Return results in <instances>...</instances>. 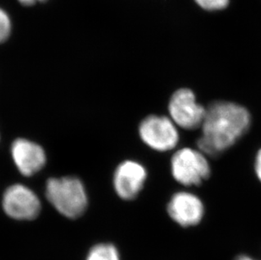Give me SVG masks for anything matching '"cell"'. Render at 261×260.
Instances as JSON below:
<instances>
[{"instance_id":"52a82bcc","label":"cell","mask_w":261,"mask_h":260,"mask_svg":"<svg viewBox=\"0 0 261 260\" xmlns=\"http://www.w3.org/2000/svg\"><path fill=\"white\" fill-rule=\"evenodd\" d=\"M146 177V170L141 163L125 161L119 164L114 172V189L121 199H136L143 189Z\"/></svg>"},{"instance_id":"8fae6325","label":"cell","mask_w":261,"mask_h":260,"mask_svg":"<svg viewBox=\"0 0 261 260\" xmlns=\"http://www.w3.org/2000/svg\"><path fill=\"white\" fill-rule=\"evenodd\" d=\"M11 23L10 17L4 10L0 9V43L5 42L10 36Z\"/></svg>"},{"instance_id":"5b68a950","label":"cell","mask_w":261,"mask_h":260,"mask_svg":"<svg viewBox=\"0 0 261 260\" xmlns=\"http://www.w3.org/2000/svg\"><path fill=\"white\" fill-rule=\"evenodd\" d=\"M139 134L145 144L158 151L173 150L179 140L173 121L165 116H148L140 124Z\"/></svg>"},{"instance_id":"8992f818","label":"cell","mask_w":261,"mask_h":260,"mask_svg":"<svg viewBox=\"0 0 261 260\" xmlns=\"http://www.w3.org/2000/svg\"><path fill=\"white\" fill-rule=\"evenodd\" d=\"M3 209L11 218L30 221L37 218L41 211V202L37 194L22 184H14L5 190Z\"/></svg>"},{"instance_id":"7c38bea8","label":"cell","mask_w":261,"mask_h":260,"mask_svg":"<svg viewBox=\"0 0 261 260\" xmlns=\"http://www.w3.org/2000/svg\"><path fill=\"white\" fill-rule=\"evenodd\" d=\"M195 2L204 10H218L227 7L229 0H195Z\"/></svg>"},{"instance_id":"30bf717a","label":"cell","mask_w":261,"mask_h":260,"mask_svg":"<svg viewBox=\"0 0 261 260\" xmlns=\"http://www.w3.org/2000/svg\"><path fill=\"white\" fill-rule=\"evenodd\" d=\"M86 260H120V256L115 246L102 243L91 248Z\"/></svg>"},{"instance_id":"3957f363","label":"cell","mask_w":261,"mask_h":260,"mask_svg":"<svg viewBox=\"0 0 261 260\" xmlns=\"http://www.w3.org/2000/svg\"><path fill=\"white\" fill-rule=\"evenodd\" d=\"M174 179L185 186L200 185L211 174L209 162L201 151L191 148L177 150L171 160Z\"/></svg>"},{"instance_id":"277c9868","label":"cell","mask_w":261,"mask_h":260,"mask_svg":"<svg viewBox=\"0 0 261 260\" xmlns=\"http://www.w3.org/2000/svg\"><path fill=\"white\" fill-rule=\"evenodd\" d=\"M168 110L173 123L186 130L201 127L206 114V108L198 103L194 92L187 88L175 91L169 101Z\"/></svg>"},{"instance_id":"5bb4252c","label":"cell","mask_w":261,"mask_h":260,"mask_svg":"<svg viewBox=\"0 0 261 260\" xmlns=\"http://www.w3.org/2000/svg\"><path fill=\"white\" fill-rule=\"evenodd\" d=\"M21 4L25 5H34L35 3L39 2V1H44V0H19Z\"/></svg>"},{"instance_id":"4fadbf2b","label":"cell","mask_w":261,"mask_h":260,"mask_svg":"<svg viewBox=\"0 0 261 260\" xmlns=\"http://www.w3.org/2000/svg\"><path fill=\"white\" fill-rule=\"evenodd\" d=\"M255 172H256L257 177L261 182V149L258 151L255 159Z\"/></svg>"},{"instance_id":"9c48e42d","label":"cell","mask_w":261,"mask_h":260,"mask_svg":"<svg viewBox=\"0 0 261 260\" xmlns=\"http://www.w3.org/2000/svg\"><path fill=\"white\" fill-rule=\"evenodd\" d=\"M11 155L19 172L30 177L39 172L46 164V154L37 143L17 139L11 146Z\"/></svg>"},{"instance_id":"6da1fadb","label":"cell","mask_w":261,"mask_h":260,"mask_svg":"<svg viewBox=\"0 0 261 260\" xmlns=\"http://www.w3.org/2000/svg\"><path fill=\"white\" fill-rule=\"evenodd\" d=\"M250 123L249 111L243 106L229 101H216L206 109L198 148L203 154L217 157L248 131Z\"/></svg>"},{"instance_id":"9a60e30c","label":"cell","mask_w":261,"mask_h":260,"mask_svg":"<svg viewBox=\"0 0 261 260\" xmlns=\"http://www.w3.org/2000/svg\"><path fill=\"white\" fill-rule=\"evenodd\" d=\"M234 260H256L247 255H239Z\"/></svg>"},{"instance_id":"ba28073f","label":"cell","mask_w":261,"mask_h":260,"mask_svg":"<svg viewBox=\"0 0 261 260\" xmlns=\"http://www.w3.org/2000/svg\"><path fill=\"white\" fill-rule=\"evenodd\" d=\"M168 212L171 218L181 226H196L204 216V204L195 194L178 192L168 203Z\"/></svg>"},{"instance_id":"7a4b0ae2","label":"cell","mask_w":261,"mask_h":260,"mask_svg":"<svg viewBox=\"0 0 261 260\" xmlns=\"http://www.w3.org/2000/svg\"><path fill=\"white\" fill-rule=\"evenodd\" d=\"M46 196L53 206L67 218H78L88 204L84 185L76 177L50 178L46 185Z\"/></svg>"}]
</instances>
